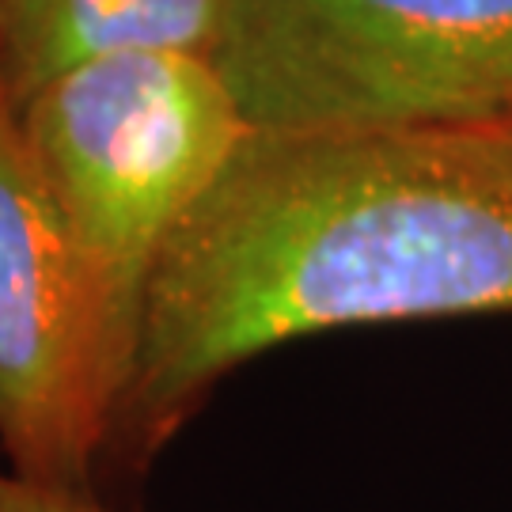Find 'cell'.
<instances>
[{
    "instance_id": "obj_1",
    "label": "cell",
    "mask_w": 512,
    "mask_h": 512,
    "mask_svg": "<svg viewBox=\"0 0 512 512\" xmlns=\"http://www.w3.org/2000/svg\"><path fill=\"white\" fill-rule=\"evenodd\" d=\"M512 315V179L459 133H255L167 239L107 452L141 467L281 342Z\"/></svg>"
},
{
    "instance_id": "obj_2",
    "label": "cell",
    "mask_w": 512,
    "mask_h": 512,
    "mask_svg": "<svg viewBox=\"0 0 512 512\" xmlns=\"http://www.w3.org/2000/svg\"><path fill=\"white\" fill-rule=\"evenodd\" d=\"M16 110L73 247L118 410L156 262L247 122L213 61L175 50L76 65Z\"/></svg>"
},
{
    "instance_id": "obj_3",
    "label": "cell",
    "mask_w": 512,
    "mask_h": 512,
    "mask_svg": "<svg viewBox=\"0 0 512 512\" xmlns=\"http://www.w3.org/2000/svg\"><path fill=\"white\" fill-rule=\"evenodd\" d=\"M209 61L255 133L512 118V0H224Z\"/></svg>"
},
{
    "instance_id": "obj_4",
    "label": "cell",
    "mask_w": 512,
    "mask_h": 512,
    "mask_svg": "<svg viewBox=\"0 0 512 512\" xmlns=\"http://www.w3.org/2000/svg\"><path fill=\"white\" fill-rule=\"evenodd\" d=\"M110 421L73 247L0 84V452L19 475L88 486Z\"/></svg>"
},
{
    "instance_id": "obj_5",
    "label": "cell",
    "mask_w": 512,
    "mask_h": 512,
    "mask_svg": "<svg viewBox=\"0 0 512 512\" xmlns=\"http://www.w3.org/2000/svg\"><path fill=\"white\" fill-rule=\"evenodd\" d=\"M224 0H0V84L23 103L54 76L110 54L213 50Z\"/></svg>"
},
{
    "instance_id": "obj_6",
    "label": "cell",
    "mask_w": 512,
    "mask_h": 512,
    "mask_svg": "<svg viewBox=\"0 0 512 512\" xmlns=\"http://www.w3.org/2000/svg\"><path fill=\"white\" fill-rule=\"evenodd\" d=\"M0 512H114L88 486L0 471Z\"/></svg>"
},
{
    "instance_id": "obj_7",
    "label": "cell",
    "mask_w": 512,
    "mask_h": 512,
    "mask_svg": "<svg viewBox=\"0 0 512 512\" xmlns=\"http://www.w3.org/2000/svg\"><path fill=\"white\" fill-rule=\"evenodd\" d=\"M459 137L475 148L486 164L497 167L505 179H512V118L509 122H497V126H486V129H467V133H459Z\"/></svg>"
}]
</instances>
